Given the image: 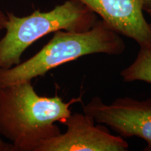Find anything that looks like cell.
Segmentation results:
<instances>
[{
  "mask_svg": "<svg viewBox=\"0 0 151 151\" xmlns=\"http://www.w3.org/2000/svg\"><path fill=\"white\" fill-rule=\"evenodd\" d=\"M81 100L41 97L29 81L0 87V134L14 151H37L43 141L61 133L55 123L65 121L71 105Z\"/></svg>",
  "mask_w": 151,
  "mask_h": 151,
  "instance_id": "1",
  "label": "cell"
},
{
  "mask_svg": "<svg viewBox=\"0 0 151 151\" xmlns=\"http://www.w3.org/2000/svg\"><path fill=\"white\" fill-rule=\"evenodd\" d=\"M125 47L120 35L102 20H98L86 31L58 30L31 58L9 69H0V87L32 81L52 69L88 55H118L123 53Z\"/></svg>",
  "mask_w": 151,
  "mask_h": 151,
  "instance_id": "2",
  "label": "cell"
},
{
  "mask_svg": "<svg viewBox=\"0 0 151 151\" xmlns=\"http://www.w3.org/2000/svg\"><path fill=\"white\" fill-rule=\"evenodd\" d=\"M6 34L0 40V69L20 63L24 50L48 34L58 30L83 32L98 20L97 15L78 0H67L52 10H36L24 17L6 13Z\"/></svg>",
  "mask_w": 151,
  "mask_h": 151,
  "instance_id": "3",
  "label": "cell"
},
{
  "mask_svg": "<svg viewBox=\"0 0 151 151\" xmlns=\"http://www.w3.org/2000/svg\"><path fill=\"white\" fill-rule=\"evenodd\" d=\"M85 113L98 123L106 124L123 137H139L146 141L144 150L151 151V98L138 101L118 98L106 104L95 97L84 106Z\"/></svg>",
  "mask_w": 151,
  "mask_h": 151,
  "instance_id": "4",
  "label": "cell"
},
{
  "mask_svg": "<svg viewBox=\"0 0 151 151\" xmlns=\"http://www.w3.org/2000/svg\"><path fill=\"white\" fill-rule=\"evenodd\" d=\"M94 123V118L85 113L71 114L62 123L67 131L43 141L37 151L128 150L129 144L123 138Z\"/></svg>",
  "mask_w": 151,
  "mask_h": 151,
  "instance_id": "5",
  "label": "cell"
},
{
  "mask_svg": "<svg viewBox=\"0 0 151 151\" xmlns=\"http://www.w3.org/2000/svg\"><path fill=\"white\" fill-rule=\"evenodd\" d=\"M120 35L139 46L151 43V23L143 15L144 0H78Z\"/></svg>",
  "mask_w": 151,
  "mask_h": 151,
  "instance_id": "6",
  "label": "cell"
},
{
  "mask_svg": "<svg viewBox=\"0 0 151 151\" xmlns=\"http://www.w3.org/2000/svg\"><path fill=\"white\" fill-rule=\"evenodd\" d=\"M120 76L124 82L144 81L151 83V43L140 47L134 61L121 71Z\"/></svg>",
  "mask_w": 151,
  "mask_h": 151,
  "instance_id": "7",
  "label": "cell"
},
{
  "mask_svg": "<svg viewBox=\"0 0 151 151\" xmlns=\"http://www.w3.org/2000/svg\"><path fill=\"white\" fill-rule=\"evenodd\" d=\"M7 20H8V16H7L6 13L5 14L2 11L0 10V32L2 30L5 29Z\"/></svg>",
  "mask_w": 151,
  "mask_h": 151,
  "instance_id": "8",
  "label": "cell"
},
{
  "mask_svg": "<svg viewBox=\"0 0 151 151\" xmlns=\"http://www.w3.org/2000/svg\"><path fill=\"white\" fill-rule=\"evenodd\" d=\"M0 151H14V147L11 144L5 143L0 137Z\"/></svg>",
  "mask_w": 151,
  "mask_h": 151,
  "instance_id": "9",
  "label": "cell"
},
{
  "mask_svg": "<svg viewBox=\"0 0 151 151\" xmlns=\"http://www.w3.org/2000/svg\"><path fill=\"white\" fill-rule=\"evenodd\" d=\"M143 9V11L146 12L151 16V0H144Z\"/></svg>",
  "mask_w": 151,
  "mask_h": 151,
  "instance_id": "10",
  "label": "cell"
}]
</instances>
